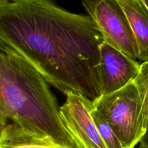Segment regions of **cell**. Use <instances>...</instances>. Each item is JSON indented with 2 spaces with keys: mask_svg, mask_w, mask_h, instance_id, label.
Wrapping results in <instances>:
<instances>
[{
  "mask_svg": "<svg viewBox=\"0 0 148 148\" xmlns=\"http://www.w3.org/2000/svg\"><path fill=\"white\" fill-rule=\"evenodd\" d=\"M138 148H148V130L140 141Z\"/></svg>",
  "mask_w": 148,
  "mask_h": 148,
  "instance_id": "7c38bea8",
  "label": "cell"
},
{
  "mask_svg": "<svg viewBox=\"0 0 148 148\" xmlns=\"http://www.w3.org/2000/svg\"><path fill=\"white\" fill-rule=\"evenodd\" d=\"M104 40L134 60L139 51L128 19L118 0H82Z\"/></svg>",
  "mask_w": 148,
  "mask_h": 148,
  "instance_id": "277c9868",
  "label": "cell"
},
{
  "mask_svg": "<svg viewBox=\"0 0 148 148\" xmlns=\"http://www.w3.org/2000/svg\"><path fill=\"white\" fill-rule=\"evenodd\" d=\"M141 63L104 40L100 46L99 69L102 95L121 89L136 79Z\"/></svg>",
  "mask_w": 148,
  "mask_h": 148,
  "instance_id": "8992f818",
  "label": "cell"
},
{
  "mask_svg": "<svg viewBox=\"0 0 148 148\" xmlns=\"http://www.w3.org/2000/svg\"><path fill=\"white\" fill-rule=\"evenodd\" d=\"M134 82L141 101V130L145 135L148 130V62H142L140 72Z\"/></svg>",
  "mask_w": 148,
  "mask_h": 148,
  "instance_id": "9c48e42d",
  "label": "cell"
},
{
  "mask_svg": "<svg viewBox=\"0 0 148 148\" xmlns=\"http://www.w3.org/2000/svg\"><path fill=\"white\" fill-rule=\"evenodd\" d=\"M0 40L66 96L102 95L100 46L104 38L89 15L56 0H0Z\"/></svg>",
  "mask_w": 148,
  "mask_h": 148,
  "instance_id": "6da1fadb",
  "label": "cell"
},
{
  "mask_svg": "<svg viewBox=\"0 0 148 148\" xmlns=\"http://www.w3.org/2000/svg\"><path fill=\"white\" fill-rule=\"evenodd\" d=\"M128 19L138 46V60L148 62V9L141 0H118Z\"/></svg>",
  "mask_w": 148,
  "mask_h": 148,
  "instance_id": "ba28073f",
  "label": "cell"
},
{
  "mask_svg": "<svg viewBox=\"0 0 148 148\" xmlns=\"http://www.w3.org/2000/svg\"><path fill=\"white\" fill-rule=\"evenodd\" d=\"M6 125H7V124H6ZM6 125H5V124H3L2 122H1V121H0V134H1V132L2 131L3 128H4V127H5Z\"/></svg>",
  "mask_w": 148,
  "mask_h": 148,
  "instance_id": "4fadbf2b",
  "label": "cell"
},
{
  "mask_svg": "<svg viewBox=\"0 0 148 148\" xmlns=\"http://www.w3.org/2000/svg\"><path fill=\"white\" fill-rule=\"evenodd\" d=\"M0 95L9 122L49 134L72 147L49 84L20 55L0 40Z\"/></svg>",
  "mask_w": 148,
  "mask_h": 148,
  "instance_id": "7a4b0ae2",
  "label": "cell"
},
{
  "mask_svg": "<svg viewBox=\"0 0 148 148\" xmlns=\"http://www.w3.org/2000/svg\"><path fill=\"white\" fill-rule=\"evenodd\" d=\"M143 2V4L146 6V7L148 9V0H141Z\"/></svg>",
  "mask_w": 148,
  "mask_h": 148,
  "instance_id": "5bb4252c",
  "label": "cell"
},
{
  "mask_svg": "<svg viewBox=\"0 0 148 148\" xmlns=\"http://www.w3.org/2000/svg\"><path fill=\"white\" fill-rule=\"evenodd\" d=\"M92 119L94 120L97 129L103 141L105 143L107 148H123L121 142L116 135L110 124L103 116L95 109L92 108L91 111Z\"/></svg>",
  "mask_w": 148,
  "mask_h": 148,
  "instance_id": "30bf717a",
  "label": "cell"
},
{
  "mask_svg": "<svg viewBox=\"0 0 148 148\" xmlns=\"http://www.w3.org/2000/svg\"><path fill=\"white\" fill-rule=\"evenodd\" d=\"M66 97L59 116L72 148H107L91 114L92 100L80 94Z\"/></svg>",
  "mask_w": 148,
  "mask_h": 148,
  "instance_id": "5b68a950",
  "label": "cell"
},
{
  "mask_svg": "<svg viewBox=\"0 0 148 148\" xmlns=\"http://www.w3.org/2000/svg\"><path fill=\"white\" fill-rule=\"evenodd\" d=\"M93 107L110 124L123 148H134L143 137L141 101L134 81L121 89L92 101Z\"/></svg>",
  "mask_w": 148,
  "mask_h": 148,
  "instance_id": "3957f363",
  "label": "cell"
},
{
  "mask_svg": "<svg viewBox=\"0 0 148 148\" xmlns=\"http://www.w3.org/2000/svg\"><path fill=\"white\" fill-rule=\"evenodd\" d=\"M0 121L2 122L4 124H7V123H9L8 120H7V117H6L5 111H4V106H3L2 101H1V95H0Z\"/></svg>",
  "mask_w": 148,
  "mask_h": 148,
  "instance_id": "8fae6325",
  "label": "cell"
},
{
  "mask_svg": "<svg viewBox=\"0 0 148 148\" xmlns=\"http://www.w3.org/2000/svg\"><path fill=\"white\" fill-rule=\"evenodd\" d=\"M0 148H72L49 134L29 130L14 122L7 123L0 134Z\"/></svg>",
  "mask_w": 148,
  "mask_h": 148,
  "instance_id": "52a82bcc",
  "label": "cell"
}]
</instances>
